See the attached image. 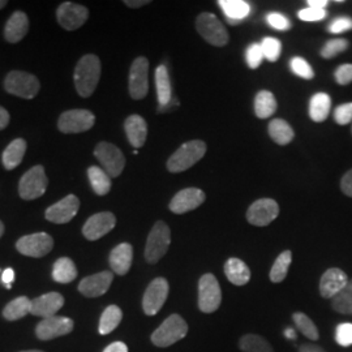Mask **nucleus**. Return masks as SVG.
<instances>
[{"mask_svg":"<svg viewBox=\"0 0 352 352\" xmlns=\"http://www.w3.org/2000/svg\"><path fill=\"white\" fill-rule=\"evenodd\" d=\"M74 329V321L68 317L52 316L43 318L36 329V334L41 340H50L65 334H69Z\"/></svg>","mask_w":352,"mask_h":352,"instance_id":"15","label":"nucleus"},{"mask_svg":"<svg viewBox=\"0 0 352 352\" xmlns=\"http://www.w3.org/2000/svg\"><path fill=\"white\" fill-rule=\"evenodd\" d=\"M124 129H126L129 144L135 149H139L145 145V141L148 138V124L142 116L140 115L128 116L124 123Z\"/></svg>","mask_w":352,"mask_h":352,"instance_id":"24","label":"nucleus"},{"mask_svg":"<svg viewBox=\"0 0 352 352\" xmlns=\"http://www.w3.org/2000/svg\"><path fill=\"white\" fill-rule=\"evenodd\" d=\"M30 309H32L30 299L26 296H20L6 305L3 311V317L8 321H16L30 314Z\"/></svg>","mask_w":352,"mask_h":352,"instance_id":"35","label":"nucleus"},{"mask_svg":"<svg viewBox=\"0 0 352 352\" xmlns=\"http://www.w3.org/2000/svg\"><path fill=\"white\" fill-rule=\"evenodd\" d=\"M149 62L146 58L140 56L135 59L129 71V94L133 100H144L149 90Z\"/></svg>","mask_w":352,"mask_h":352,"instance_id":"10","label":"nucleus"},{"mask_svg":"<svg viewBox=\"0 0 352 352\" xmlns=\"http://www.w3.org/2000/svg\"><path fill=\"white\" fill-rule=\"evenodd\" d=\"M261 49L264 52L265 59L273 63V62H277L280 56L282 43L280 41H278L277 38L266 37L261 42Z\"/></svg>","mask_w":352,"mask_h":352,"instance_id":"41","label":"nucleus"},{"mask_svg":"<svg viewBox=\"0 0 352 352\" xmlns=\"http://www.w3.org/2000/svg\"><path fill=\"white\" fill-rule=\"evenodd\" d=\"M21 352H43V351H38V350H30V351H21Z\"/></svg>","mask_w":352,"mask_h":352,"instance_id":"62","label":"nucleus"},{"mask_svg":"<svg viewBox=\"0 0 352 352\" xmlns=\"http://www.w3.org/2000/svg\"><path fill=\"white\" fill-rule=\"evenodd\" d=\"M218 4L230 24H238L251 13V6L244 0H221Z\"/></svg>","mask_w":352,"mask_h":352,"instance_id":"27","label":"nucleus"},{"mask_svg":"<svg viewBox=\"0 0 352 352\" xmlns=\"http://www.w3.org/2000/svg\"><path fill=\"white\" fill-rule=\"evenodd\" d=\"M331 109V100L327 93H316L309 102V116L316 123L327 120Z\"/></svg>","mask_w":352,"mask_h":352,"instance_id":"29","label":"nucleus"},{"mask_svg":"<svg viewBox=\"0 0 352 352\" xmlns=\"http://www.w3.org/2000/svg\"><path fill=\"white\" fill-rule=\"evenodd\" d=\"M266 21L269 25L277 30H289L291 29V21L286 16H283L280 13H269L266 16Z\"/></svg>","mask_w":352,"mask_h":352,"instance_id":"47","label":"nucleus"},{"mask_svg":"<svg viewBox=\"0 0 352 352\" xmlns=\"http://www.w3.org/2000/svg\"><path fill=\"white\" fill-rule=\"evenodd\" d=\"M28 30H29L28 16L24 12L17 11L8 19L4 29V37L10 43H17L25 37Z\"/></svg>","mask_w":352,"mask_h":352,"instance_id":"25","label":"nucleus"},{"mask_svg":"<svg viewBox=\"0 0 352 352\" xmlns=\"http://www.w3.org/2000/svg\"><path fill=\"white\" fill-rule=\"evenodd\" d=\"M289 67H291V71L295 75L302 77L304 80H311V78L315 77V71L312 69L311 64L300 56L292 58L291 62H289Z\"/></svg>","mask_w":352,"mask_h":352,"instance_id":"43","label":"nucleus"},{"mask_svg":"<svg viewBox=\"0 0 352 352\" xmlns=\"http://www.w3.org/2000/svg\"><path fill=\"white\" fill-rule=\"evenodd\" d=\"M54 247V240L46 232H37L23 236L17 241L16 248L21 254L28 257H43L50 253Z\"/></svg>","mask_w":352,"mask_h":352,"instance_id":"13","label":"nucleus"},{"mask_svg":"<svg viewBox=\"0 0 352 352\" xmlns=\"http://www.w3.org/2000/svg\"><path fill=\"white\" fill-rule=\"evenodd\" d=\"M222 302V289L214 274H204L199 280V308L204 314H214Z\"/></svg>","mask_w":352,"mask_h":352,"instance_id":"7","label":"nucleus"},{"mask_svg":"<svg viewBox=\"0 0 352 352\" xmlns=\"http://www.w3.org/2000/svg\"><path fill=\"white\" fill-rule=\"evenodd\" d=\"M278 214L279 206L277 201L272 199H260L248 208L247 219L253 226L265 227L277 219Z\"/></svg>","mask_w":352,"mask_h":352,"instance_id":"14","label":"nucleus"},{"mask_svg":"<svg viewBox=\"0 0 352 352\" xmlns=\"http://www.w3.org/2000/svg\"><path fill=\"white\" fill-rule=\"evenodd\" d=\"M26 142L25 140L16 139L6 148L3 151V164L7 170H13L19 164L23 162V158L25 155Z\"/></svg>","mask_w":352,"mask_h":352,"instance_id":"30","label":"nucleus"},{"mask_svg":"<svg viewBox=\"0 0 352 352\" xmlns=\"http://www.w3.org/2000/svg\"><path fill=\"white\" fill-rule=\"evenodd\" d=\"M10 123V113L8 111L0 106V131L4 129Z\"/></svg>","mask_w":352,"mask_h":352,"instance_id":"54","label":"nucleus"},{"mask_svg":"<svg viewBox=\"0 0 352 352\" xmlns=\"http://www.w3.org/2000/svg\"><path fill=\"white\" fill-rule=\"evenodd\" d=\"M78 209H80V200L76 197L75 195H68L62 201L56 202L50 206L46 210L45 215H46V219L52 223L63 225L75 218Z\"/></svg>","mask_w":352,"mask_h":352,"instance_id":"18","label":"nucleus"},{"mask_svg":"<svg viewBox=\"0 0 352 352\" xmlns=\"http://www.w3.org/2000/svg\"><path fill=\"white\" fill-rule=\"evenodd\" d=\"M149 3H151L149 0H126L124 1V4H126V7H129V8H140V7L146 6Z\"/></svg>","mask_w":352,"mask_h":352,"instance_id":"55","label":"nucleus"},{"mask_svg":"<svg viewBox=\"0 0 352 352\" xmlns=\"http://www.w3.org/2000/svg\"><path fill=\"white\" fill-rule=\"evenodd\" d=\"M336 340L340 346L349 347L352 344V324H340L336 329Z\"/></svg>","mask_w":352,"mask_h":352,"instance_id":"45","label":"nucleus"},{"mask_svg":"<svg viewBox=\"0 0 352 352\" xmlns=\"http://www.w3.org/2000/svg\"><path fill=\"white\" fill-rule=\"evenodd\" d=\"M196 30L208 43L222 47L228 43V32L213 13H201L196 19Z\"/></svg>","mask_w":352,"mask_h":352,"instance_id":"5","label":"nucleus"},{"mask_svg":"<svg viewBox=\"0 0 352 352\" xmlns=\"http://www.w3.org/2000/svg\"><path fill=\"white\" fill-rule=\"evenodd\" d=\"M155 87H157V96L160 107L168 104L173 100V89L168 71L164 65H160L155 69Z\"/></svg>","mask_w":352,"mask_h":352,"instance_id":"28","label":"nucleus"},{"mask_svg":"<svg viewBox=\"0 0 352 352\" xmlns=\"http://www.w3.org/2000/svg\"><path fill=\"white\" fill-rule=\"evenodd\" d=\"M340 188H342V192H343L346 196L352 197V170L347 171V173L343 175V177H342Z\"/></svg>","mask_w":352,"mask_h":352,"instance_id":"51","label":"nucleus"},{"mask_svg":"<svg viewBox=\"0 0 352 352\" xmlns=\"http://www.w3.org/2000/svg\"><path fill=\"white\" fill-rule=\"evenodd\" d=\"M94 123L96 116L89 110H69L60 115L58 128L63 133H81L93 128Z\"/></svg>","mask_w":352,"mask_h":352,"instance_id":"12","label":"nucleus"},{"mask_svg":"<svg viewBox=\"0 0 352 352\" xmlns=\"http://www.w3.org/2000/svg\"><path fill=\"white\" fill-rule=\"evenodd\" d=\"M264 59V52L261 49V45L258 43H253L245 51V60L251 69L258 68Z\"/></svg>","mask_w":352,"mask_h":352,"instance_id":"44","label":"nucleus"},{"mask_svg":"<svg viewBox=\"0 0 352 352\" xmlns=\"http://www.w3.org/2000/svg\"><path fill=\"white\" fill-rule=\"evenodd\" d=\"M334 77L340 85H349L352 82V64H343L338 67Z\"/></svg>","mask_w":352,"mask_h":352,"instance_id":"50","label":"nucleus"},{"mask_svg":"<svg viewBox=\"0 0 352 352\" xmlns=\"http://www.w3.org/2000/svg\"><path fill=\"white\" fill-rule=\"evenodd\" d=\"M13 280H14V272H13V269L8 267L1 273V282L4 283L6 289H11Z\"/></svg>","mask_w":352,"mask_h":352,"instance_id":"52","label":"nucleus"},{"mask_svg":"<svg viewBox=\"0 0 352 352\" xmlns=\"http://www.w3.org/2000/svg\"><path fill=\"white\" fill-rule=\"evenodd\" d=\"M94 155L110 177H118L126 167L123 151L110 142H100L94 149Z\"/></svg>","mask_w":352,"mask_h":352,"instance_id":"9","label":"nucleus"},{"mask_svg":"<svg viewBox=\"0 0 352 352\" xmlns=\"http://www.w3.org/2000/svg\"><path fill=\"white\" fill-rule=\"evenodd\" d=\"M292 263V253L291 251L282 252L276 260V263L273 264V267L270 270V280L273 283H280L283 282L287 273H289V265Z\"/></svg>","mask_w":352,"mask_h":352,"instance_id":"38","label":"nucleus"},{"mask_svg":"<svg viewBox=\"0 0 352 352\" xmlns=\"http://www.w3.org/2000/svg\"><path fill=\"white\" fill-rule=\"evenodd\" d=\"M64 305V298L58 292H49L37 299L32 300V309L30 314L39 316L43 318H49L56 315L59 309Z\"/></svg>","mask_w":352,"mask_h":352,"instance_id":"22","label":"nucleus"},{"mask_svg":"<svg viewBox=\"0 0 352 352\" xmlns=\"http://www.w3.org/2000/svg\"><path fill=\"white\" fill-rule=\"evenodd\" d=\"M239 349L243 352H274L272 344L264 337L257 334H247L241 337Z\"/></svg>","mask_w":352,"mask_h":352,"instance_id":"37","label":"nucleus"},{"mask_svg":"<svg viewBox=\"0 0 352 352\" xmlns=\"http://www.w3.org/2000/svg\"><path fill=\"white\" fill-rule=\"evenodd\" d=\"M88 176L91 188L98 196H104L110 192L111 177L106 174V171L103 168L98 166H91V167H89Z\"/></svg>","mask_w":352,"mask_h":352,"instance_id":"34","label":"nucleus"},{"mask_svg":"<svg viewBox=\"0 0 352 352\" xmlns=\"http://www.w3.org/2000/svg\"><path fill=\"white\" fill-rule=\"evenodd\" d=\"M6 6H7V1H6V0H0V10L4 8Z\"/></svg>","mask_w":352,"mask_h":352,"instance_id":"61","label":"nucleus"},{"mask_svg":"<svg viewBox=\"0 0 352 352\" xmlns=\"http://www.w3.org/2000/svg\"><path fill=\"white\" fill-rule=\"evenodd\" d=\"M113 279L111 272H101L94 276H89L80 282L78 291L87 298H98L109 291Z\"/></svg>","mask_w":352,"mask_h":352,"instance_id":"21","label":"nucleus"},{"mask_svg":"<svg viewBox=\"0 0 352 352\" xmlns=\"http://www.w3.org/2000/svg\"><path fill=\"white\" fill-rule=\"evenodd\" d=\"M133 260V248L128 243H122L113 248L109 263L113 269V273L118 276H126L132 266Z\"/></svg>","mask_w":352,"mask_h":352,"instance_id":"23","label":"nucleus"},{"mask_svg":"<svg viewBox=\"0 0 352 352\" xmlns=\"http://www.w3.org/2000/svg\"><path fill=\"white\" fill-rule=\"evenodd\" d=\"M171 244V231L164 221L155 222L146 240L145 260L149 264H157L168 251Z\"/></svg>","mask_w":352,"mask_h":352,"instance_id":"4","label":"nucleus"},{"mask_svg":"<svg viewBox=\"0 0 352 352\" xmlns=\"http://www.w3.org/2000/svg\"><path fill=\"white\" fill-rule=\"evenodd\" d=\"M327 16V10L314 8V7L304 8L299 12V19L302 21H320V20H324Z\"/></svg>","mask_w":352,"mask_h":352,"instance_id":"48","label":"nucleus"},{"mask_svg":"<svg viewBox=\"0 0 352 352\" xmlns=\"http://www.w3.org/2000/svg\"><path fill=\"white\" fill-rule=\"evenodd\" d=\"M269 136L278 145H289L295 138V132L292 126L283 119H273L269 123Z\"/></svg>","mask_w":352,"mask_h":352,"instance_id":"32","label":"nucleus"},{"mask_svg":"<svg viewBox=\"0 0 352 352\" xmlns=\"http://www.w3.org/2000/svg\"><path fill=\"white\" fill-rule=\"evenodd\" d=\"M3 234H4V225H3V222L0 221V238H1Z\"/></svg>","mask_w":352,"mask_h":352,"instance_id":"60","label":"nucleus"},{"mask_svg":"<svg viewBox=\"0 0 352 352\" xmlns=\"http://www.w3.org/2000/svg\"><path fill=\"white\" fill-rule=\"evenodd\" d=\"M187 334L188 325L186 320L182 316L171 315L151 334V342L157 347H168L183 340Z\"/></svg>","mask_w":352,"mask_h":352,"instance_id":"3","label":"nucleus"},{"mask_svg":"<svg viewBox=\"0 0 352 352\" xmlns=\"http://www.w3.org/2000/svg\"><path fill=\"white\" fill-rule=\"evenodd\" d=\"M349 49V41L343 39V38H336V39H330L325 43V46L321 50V56L325 59H331L336 55H338L340 52L346 51Z\"/></svg>","mask_w":352,"mask_h":352,"instance_id":"42","label":"nucleus"},{"mask_svg":"<svg viewBox=\"0 0 352 352\" xmlns=\"http://www.w3.org/2000/svg\"><path fill=\"white\" fill-rule=\"evenodd\" d=\"M206 153V144L201 140H192L183 144L177 151L168 158L167 168L170 173L177 174L190 168L200 162Z\"/></svg>","mask_w":352,"mask_h":352,"instance_id":"2","label":"nucleus"},{"mask_svg":"<svg viewBox=\"0 0 352 352\" xmlns=\"http://www.w3.org/2000/svg\"><path fill=\"white\" fill-rule=\"evenodd\" d=\"M122 318H123V312L118 305L107 307L102 314L101 321H100V333L102 336L110 334L122 322Z\"/></svg>","mask_w":352,"mask_h":352,"instance_id":"36","label":"nucleus"},{"mask_svg":"<svg viewBox=\"0 0 352 352\" xmlns=\"http://www.w3.org/2000/svg\"><path fill=\"white\" fill-rule=\"evenodd\" d=\"M101 78V62L98 56L89 54L80 59V62L76 65L75 85L77 93L88 98L94 90Z\"/></svg>","mask_w":352,"mask_h":352,"instance_id":"1","label":"nucleus"},{"mask_svg":"<svg viewBox=\"0 0 352 352\" xmlns=\"http://www.w3.org/2000/svg\"><path fill=\"white\" fill-rule=\"evenodd\" d=\"M225 274L227 279L235 286H244L251 279L250 267L243 260L236 257H231L227 260L225 264Z\"/></svg>","mask_w":352,"mask_h":352,"instance_id":"26","label":"nucleus"},{"mask_svg":"<svg viewBox=\"0 0 352 352\" xmlns=\"http://www.w3.org/2000/svg\"><path fill=\"white\" fill-rule=\"evenodd\" d=\"M352 29V19L351 17H347V16H342V17H337L329 28L327 30L333 34H340L343 32H347V30H351Z\"/></svg>","mask_w":352,"mask_h":352,"instance_id":"49","label":"nucleus"},{"mask_svg":"<svg viewBox=\"0 0 352 352\" xmlns=\"http://www.w3.org/2000/svg\"><path fill=\"white\" fill-rule=\"evenodd\" d=\"M116 225V218L110 212H102L94 214L89 218L87 223L82 227V234L88 240L101 239L106 234H109Z\"/></svg>","mask_w":352,"mask_h":352,"instance_id":"19","label":"nucleus"},{"mask_svg":"<svg viewBox=\"0 0 352 352\" xmlns=\"http://www.w3.org/2000/svg\"><path fill=\"white\" fill-rule=\"evenodd\" d=\"M56 17L59 24L65 30H76L87 23L89 11L88 8H85L84 6L65 1L62 6H59Z\"/></svg>","mask_w":352,"mask_h":352,"instance_id":"16","label":"nucleus"},{"mask_svg":"<svg viewBox=\"0 0 352 352\" xmlns=\"http://www.w3.org/2000/svg\"><path fill=\"white\" fill-rule=\"evenodd\" d=\"M331 307L336 312L342 315H352V279L346 287L331 299Z\"/></svg>","mask_w":352,"mask_h":352,"instance_id":"39","label":"nucleus"},{"mask_svg":"<svg viewBox=\"0 0 352 352\" xmlns=\"http://www.w3.org/2000/svg\"><path fill=\"white\" fill-rule=\"evenodd\" d=\"M334 120L340 126H346L352 120V102L343 103L334 111Z\"/></svg>","mask_w":352,"mask_h":352,"instance_id":"46","label":"nucleus"},{"mask_svg":"<svg viewBox=\"0 0 352 352\" xmlns=\"http://www.w3.org/2000/svg\"><path fill=\"white\" fill-rule=\"evenodd\" d=\"M294 324L298 327V330L302 333V336H305L308 340H317L320 338L318 330L315 325V322L302 312H296L292 315Z\"/></svg>","mask_w":352,"mask_h":352,"instance_id":"40","label":"nucleus"},{"mask_svg":"<svg viewBox=\"0 0 352 352\" xmlns=\"http://www.w3.org/2000/svg\"><path fill=\"white\" fill-rule=\"evenodd\" d=\"M206 196L205 192L199 188H186L177 192L170 202V210L174 214H184L192 212L201 206Z\"/></svg>","mask_w":352,"mask_h":352,"instance_id":"17","label":"nucleus"},{"mask_svg":"<svg viewBox=\"0 0 352 352\" xmlns=\"http://www.w3.org/2000/svg\"><path fill=\"white\" fill-rule=\"evenodd\" d=\"M285 337L291 340H296V331L294 329H286L285 330Z\"/></svg>","mask_w":352,"mask_h":352,"instance_id":"59","label":"nucleus"},{"mask_svg":"<svg viewBox=\"0 0 352 352\" xmlns=\"http://www.w3.org/2000/svg\"><path fill=\"white\" fill-rule=\"evenodd\" d=\"M347 274L340 267H330L320 280V294L325 299H333L349 283Z\"/></svg>","mask_w":352,"mask_h":352,"instance_id":"20","label":"nucleus"},{"mask_svg":"<svg viewBox=\"0 0 352 352\" xmlns=\"http://www.w3.org/2000/svg\"><path fill=\"white\" fill-rule=\"evenodd\" d=\"M307 4L309 7H314V8H322V10H325L327 4H329V1L327 0H308Z\"/></svg>","mask_w":352,"mask_h":352,"instance_id":"57","label":"nucleus"},{"mask_svg":"<svg viewBox=\"0 0 352 352\" xmlns=\"http://www.w3.org/2000/svg\"><path fill=\"white\" fill-rule=\"evenodd\" d=\"M6 90L20 98L32 100L39 91V81L34 75H30L23 71H12L4 80Z\"/></svg>","mask_w":352,"mask_h":352,"instance_id":"6","label":"nucleus"},{"mask_svg":"<svg viewBox=\"0 0 352 352\" xmlns=\"http://www.w3.org/2000/svg\"><path fill=\"white\" fill-rule=\"evenodd\" d=\"M277 111V100L272 91L261 90L254 98V113L260 119H267Z\"/></svg>","mask_w":352,"mask_h":352,"instance_id":"31","label":"nucleus"},{"mask_svg":"<svg viewBox=\"0 0 352 352\" xmlns=\"http://www.w3.org/2000/svg\"><path fill=\"white\" fill-rule=\"evenodd\" d=\"M299 352H327L322 347L317 344H302L299 349Z\"/></svg>","mask_w":352,"mask_h":352,"instance_id":"56","label":"nucleus"},{"mask_svg":"<svg viewBox=\"0 0 352 352\" xmlns=\"http://www.w3.org/2000/svg\"><path fill=\"white\" fill-rule=\"evenodd\" d=\"M49 186V179L43 166H34L20 179L19 192L24 200H36L43 196Z\"/></svg>","mask_w":352,"mask_h":352,"instance_id":"8","label":"nucleus"},{"mask_svg":"<svg viewBox=\"0 0 352 352\" xmlns=\"http://www.w3.org/2000/svg\"><path fill=\"white\" fill-rule=\"evenodd\" d=\"M103 352H128V347L123 342H113L110 346H107Z\"/></svg>","mask_w":352,"mask_h":352,"instance_id":"53","label":"nucleus"},{"mask_svg":"<svg viewBox=\"0 0 352 352\" xmlns=\"http://www.w3.org/2000/svg\"><path fill=\"white\" fill-rule=\"evenodd\" d=\"M168 291L170 286L164 278H155L154 280H151L142 299V308L145 315H157L162 309L164 302L167 300Z\"/></svg>","mask_w":352,"mask_h":352,"instance_id":"11","label":"nucleus"},{"mask_svg":"<svg viewBox=\"0 0 352 352\" xmlns=\"http://www.w3.org/2000/svg\"><path fill=\"white\" fill-rule=\"evenodd\" d=\"M77 277L76 265L71 258L62 257L55 261L52 267V278L58 283H71Z\"/></svg>","mask_w":352,"mask_h":352,"instance_id":"33","label":"nucleus"},{"mask_svg":"<svg viewBox=\"0 0 352 352\" xmlns=\"http://www.w3.org/2000/svg\"><path fill=\"white\" fill-rule=\"evenodd\" d=\"M176 106H179V102H177L176 98H173L168 104H166V106H164V107H160V113L168 111V109H171V107H176Z\"/></svg>","mask_w":352,"mask_h":352,"instance_id":"58","label":"nucleus"}]
</instances>
